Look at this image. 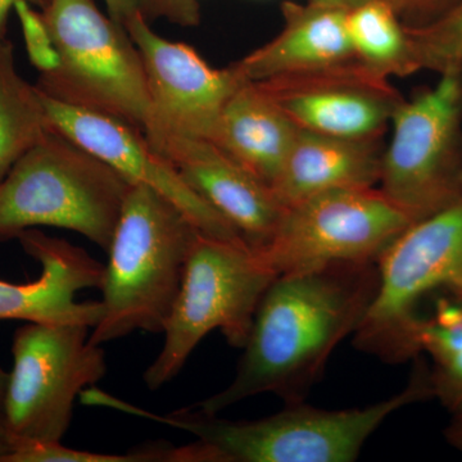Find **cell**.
<instances>
[{
	"instance_id": "obj_5",
	"label": "cell",
	"mask_w": 462,
	"mask_h": 462,
	"mask_svg": "<svg viewBox=\"0 0 462 462\" xmlns=\"http://www.w3.org/2000/svg\"><path fill=\"white\" fill-rule=\"evenodd\" d=\"M276 276L245 242L199 231L162 331V349L143 375L145 385L156 391L176 378L212 330H220L227 345L243 348L257 307Z\"/></svg>"
},
{
	"instance_id": "obj_16",
	"label": "cell",
	"mask_w": 462,
	"mask_h": 462,
	"mask_svg": "<svg viewBox=\"0 0 462 462\" xmlns=\"http://www.w3.org/2000/svg\"><path fill=\"white\" fill-rule=\"evenodd\" d=\"M346 9L322 0L285 2L282 32L231 66L245 83H256L357 60L346 32Z\"/></svg>"
},
{
	"instance_id": "obj_25",
	"label": "cell",
	"mask_w": 462,
	"mask_h": 462,
	"mask_svg": "<svg viewBox=\"0 0 462 462\" xmlns=\"http://www.w3.org/2000/svg\"><path fill=\"white\" fill-rule=\"evenodd\" d=\"M145 20L169 21L182 27L197 26L200 21L199 0H138Z\"/></svg>"
},
{
	"instance_id": "obj_21",
	"label": "cell",
	"mask_w": 462,
	"mask_h": 462,
	"mask_svg": "<svg viewBox=\"0 0 462 462\" xmlns=\"http://www.w3.org/2000/svg\"><path fill=\"white\" fill-rule=\"evenodd\" d=\"M419 355L431 360L433 398L449 412L462 407V296L439 298L430 316L419 315L415 333Z\"/></svg>"
},
{
	"instance_id": "obj_29",
	"label": "cell",
	"mask_w": 462,
	"mask_h": 462,
	"mask_svg": "<svg viewBox=\"0 0 462 462\" xmlns=\"http://www.w3.org/2000/svg\"><path fill=\"white\" fill-rule=\"evenodd\" d=\"M446 439L454 448L462 452V407L452 412V419L445 430Z\"/></svg>"
},
{
	"instance_id": "obj_23",
	"label": "cell",
	"mask_w": 462,
	"mask_h": 462,
	"mask_svg": "<svg viewBox=\"0 0 462 462\" xmlns=\"http://www.w3.org/2000/svg\"><path fill=\"white\" fill-rule=\"evenodd\" d=\"M165 442L151 443L124 455L96 454L79 451L58 443L21 446L5 462H166Z\"/></svg>"
},
{
	"instance_id": "obj_8",
	"label": "cell",
	"mask_w": 462,
	"mask_h": 462,
	"mask_svg": "<svg viewBox=\"0 0 462 462\" xmlns=\"http://www.w3.org/2000/svg\"><path fill=\"white\" fill-rule=\"evenodd\" d=\"M90 329L26 322L14 331L3 419L17 448L62 442L76 398L105 378L106 352L89 342Z\"/></svg>"
},
{
	"instance_id": "obj_13",
	"label": "cell",
	"mask_w": 462,
	"mask_h": 462,
	"mask_svg": "<svg viewBox=\"0 0 462 462\" xmlns=\"http://www.w3.org/2000/svg\"><path fill=\"white\" fill-rule=\"evenodd\" d=\"M144 136L249 248L260 252L267 247L284 212L272 188L206 139L160 126L148 127Z\"/></svg>"
},
{
	"instance_id": "obj_3",
	"label": "cell",
	"mask_w": 462,
	"mask_h": 462,
	"mask_svg": "<svg viewBox=\"0 0 462 462\" xmlns=\"http://www.w3.org/2000/svg\"><path fill=\"white\" fill-rule=\"evenodd\" d=\"M199 231L171 200L132 184L107 252L102 315L90 343L102 346L136 330L162 333Z\"/></svg>"
},
{
	"instance_id": "obj_28",
	"label": "cell",
	"mask_w": 462,
	"mask_h": 462,
	"mask_svg": "<svg viewBox=\"0 0 462 462\" xmlns=\"http://www.w3.org/2000/svg\"><path fill=\"white\" fill-rule=\"evenodd\" d=\"M18 2L21 0H0V42L7 39L8 17ZM23 2L30 3L33 7L42 11L47 7L50 0H23Z\"/></svg>"
},
{
	"instance_id": "obj_9",
	"label": "cell",
	"mask_w": 462,
	"mask_h": 462,
	"mask_svg": "<svg viewBox=\"0 0 462 462\" xmlns=\"http://www.w3.org/2000/svg\"><path fill=\"white\" fill-rule=\"evenodd\" d=\"M379 189L413 223L462 199V69L404 98L392 116Z\"/></svg>"
},
{
	"instance_id": "obj_4",
	"label": "cell",
	"mask_w": 462,
	"mask_h": 462,
	"mask_svg": "<svg viewBox=\"0 0 462 462\" xmlns=\"http://www.w3.org/2000/svg\"><path fill=\"white\" fill-rule=\"evenodd\" d=\"M130 187L105 161L51 129L0 181V243L51 226L107 254Z\"/></svg>"
},
{
	"instance_id": "obj_24",
	"label": "cell",
	"mask_w": 462,
	"mask_h": 462,
	"mask_svg": "<svg viewBox=\"0 0 462 462\" xmlns=\"http://www.w3.org/2000/svg\"><path fill=\"white\" fill-rule=\"evenodd\" d=\"M14 11L20 21L27 56L32 65L38 69L39 74L56 71L60 67V54L42 12L23 0L16 3Z\"/></svg>"
},
{
	"instance_id": "obj_12",
	"label": "cell",
	"mask_w": 462,
	"mask_h": 462,
	"mask_svg": "<svg viewBox=\"0 0 462 462\" xmlns=\"http://www.w3.org/2000/svg\"><path fill=\"white\" fill-rule=\"evenodd\" d=\"M141 53L149 94L148 127L176 130L215 143L227 100L245 81L233 66L214 69L184 42L152 30L141 12L125 23Z\"/></svg>"
},
{
	"instance_id": "obj_20",
	"label": "cell",
	"mask_w": 462,
	"mask_h": 462,
	"mask_svg": "<svg viewBox=\"0 0 462 462\" xmlns=\"http://www.w3.org/2000/svg\"><path fill=\"white\" fill-rule=\"evenodd\" d=\"M346 26L356 57L373 71L388 79L421 71L406 26L387 0L346 9Z\"/></svg>"
},
{
	"instance_id": "obj_7",
	"label": "cell",
	"mask_w": 462,
	"mask_h": 462,
	"mask_svg": "<svg viewBox=\"0 0 462 462\" xmlns=\"http://www.w3.org/2000/svg\"><path fill=\"white\" fill-rule=\"evenodd\" d=\"M376 264L378 291L354 342L385 363H404L419 356L421 298L439 291L462 296V199L407 227Z\"/></svg>"
},
{
	"instance_id": "obj_31",
	"label": "cell",
	"mask_w": 462,
	"mask_h": 462,
	"mask_svg": "<svg viewBox=\"0 0 462 462\" xmlns=\"http://www.w3.org/2000/svg\"><path fill=\"white\" fill-rule=\"evenodd\" d=\"M8 374L5 372V370L0 367V419L5 421L3 419V413H5V391H7V383H8Z\"/></svg>"
},
{
	"instance_id": "obj_1",
	"label": "cell",
	"mask_w": 462,
	"mask_h": 462,
	"mask_svg": "<svg viewBox=\"0 0 462 462\" xmlns=\"http://www.w3.org/2000/svg\"><path fill=\"white\" fill-rule=\"evenodd\" d=\"M378 284L376 261L276 276L257 307L233 382L193 409L218 415L263 393L305 402L334 349L363 321Z\"/></svg>"
},
{
	"instance_id": "obj_34",
	"label": "cell",
	"mask_w": 462,
	"mask_h": 462,
	"mask_svg": "<svg viewBox=\"0 0 462 462\" xmlns=\"http://www.w3.org/2000/svg\"><path fill=\"white\" fill-rule=\"evenodd\" d=\"M322 2H325V0H322Z\"/></svg>"
},
{
	"instance_id": "obj_14",
	"label": "cell",
	"mask_w": 462,
	"mask_h": 462,
	"mask_svg": "<svg viewBox=\"0 0 462 462\" xmlns=\"http://www.w3.org/2000/svg\"><path fill=\"white\" fill-rule=\"evenodd\" d=\"M42 97L51 129L105 161L130 184L147 185L162 194L207 236L243 242L223 216L194 193L178 171L153 151L144 134L108 116L72 107L42 93Z\"/></svg>"
},
{
	"instance_id": "obj_17",
	"label": "cell",
	"mask_w": 462,
	"mask_h": 462,
	"mask_svg": "<svg viewBox=\"0 0 462 462\" xmlns=\"http://www.w3.org/2000/svg\"><path fill=\"white\" fill-rule=\"evenodd\" d=\"M384 148L379 139H346L300 130L273 182L282 207L325 191L379 184Z\"/></svg>"
},
{
	"instance_id": "obj_15",
	"label": "cell",
	"mask_w": 462,
	"mask_h": 462,
	"mask_svg": "<svg viewBox=\"0 0 462 462\" xmlns=\"http://www.w3.org/2000/svg\"><path fill=\"white\" fill-rule=\"evenodd\" d=\"M17 239L42 264V275L26 284L0 281V321L83 324L93 329L102 315V303H80L75 297L83 289L100 288L105 264L85 249L38 229L23 231Z\"/></svg>"
},
{
	"instance_id": "obj_2",
	"label": "cell",
	"mask_w": 462,
	"mask_h": 462,
	"mask_svg": "<svg viewBox=\"0 0 462 462\" xmlns=\"http://www.w3.org/2000/svg\"><path fill=\"white\" fill-rule=\"evenodd\" d=\"M430 398V369L419 365L396 396L355 409L324 410L300 402L267 418L233 421L193 407L157 415L114 396L107 406L193 434L197 442L185 446L188 462H352L392 413Z\"/></svg>"
},
{
	"instance_id": "obj_27",
	"label": "cell",
	"mask_w": 462,
	"mask_h": 462,
	"mask_svg": "<svg viewBox=\"0 0 462 462\" xmlns=\"http://www.w3.org/2000/svg\"><path fill=\"white\" fill-rule=\"evenodd\" d=\"M109 17L120 25H125L129 18L141 12L138 0H105Z\"/></svg>"
},
{
	"instance_id": "obj_32",
	"label": "cell",
	"mask_w": 462,
	"mask_h": 462,
	"mask_svg": "<svg viewBox=\"0 0 462 462\" xmlns=\"http://www.w3.org/2000/svg\"><path fill=\"white\" fill-rule=\"evenodd\" d=\"M328 3H334V5H343V7L351 8L360 3L366 2V0H325Z\"/></svg>"
},
{
	"instance_id": "obj_19",
	"label": "cell",
	"mask_w": 462,
	"mask_h": 462,
	"mask_svg": "<svg viewBox=\"0 0 462 462\" xmlns=\"http://www.w3.org/2000/svg\"><path fill=\"white\" fill-rule=\"evenodd\" d=\"M51 129L42 93L18 74L11 41L0 42V181Z\"/></svg>"
},
{
	"instance_id": "obj_30",
	"label": "cell",
	"mask_w": 462,
	"mask_h": 462,
	"mask_svg": "<svg viewBox=\"0 0 462 462\" xmlns=\"http://www.w3.org/2000/svg\"><path fill=\"white\" fill-rule=\"evenodd\" d=\"M17 448L16 440L9 433L5 421L0 419V462H5L14 449Z\"/></svg>"
},
{
	"instance_id": "obj_33",
	"label": "cell",
	"mask_w": 462,
	"mask_h": 462,
	"mask_svg": "<svg viewBox=\"0 0 462 462\" xmlns=\"http://www.w3.org/2000/svg\"><path fill=\"white\" fill-rule=\"evenodd\" d=\"M461 190H462V172H461Z\"/></svg>"
},
{
	"instance_id": "obj_18",
	"label": "cell",
	"mask_w": 462,
	"mask_h": 462,
	"mask_svg": "<svg viewBox=\"0 0 462 462\" xmlns=\"http://www.w3.org/2000/svg\"><path fill=\"white\" fill-rule=\"evenodd\" d=\"M300 129L254 83L227 100L214 144L272 188Z\"/></svg>"
},
{
	"instance_id": "obj_22",
	"label": "cell",
	"mask_w": 462,
	"mask_h": 462,
	"mask_svg": "<svg viewBox=\"0 0 462 462\" xmlns=\"http://www.w3.org/2000/svg\"><path fill=\"white\" fill-rule=\"evenodd\" d=\"M406 29L420 69H462V2L433 23Z\"/></svg>"
},
{
	"instance_id": "obj_11",
	"label": "cell",
	"mask_w": 462,
	"mask_h": 462,
	"mask_svg": "<svg viewBox=\"0 0 462 462\" xmlns=\"http://www.w3.org/2000/svg\"><path fill=\"white\" fill-rule=\"evenodd\" d=\"M254 84L298 129L337 138H382L404 99L358 60Z\"/></svg>"
},
{
	"instance_id": "obj_6",
	"label": "cell",
	"mask_w": 462,
	"mask_h": 462,
	"mask_svg": "<svg viewBox=\"0 0 462 462\" xmlns=\"http://www.w3.org/2000/svg\"><path fill=\"white\" fill-rule=\"evenodd\" d=\"M42 17L60 54V67L39 75L44 96L106 115L144 134L151 103L141 53L125 26L94 0H50Z\"/></svg>"
},
{
	"instance_id": "obj_26",
	"label": "cell",
	"mask_w": 462,
	"mask_h": 462,
	"mask_svg": "<svg viewBox=\"0 0 462 462\" xmlns=\"http://www.w3.org/2000/svg\"><path fill=\"white\" fill-rule=\"evenodd\" d=\"M407 27L433 23L462 0H387Z\"/></svg>"
},
{
	"instance_id": "obj_10",
	"label": "cell",
	"mask_w": 462,
	"mask_h": 462,
	"mask_svg": "<svg viewBox=\"0 0 462 462\" xmlns=\"http://www.w3.org/2000/svg\"><path fill=\"white\" fill-rule=\"evenodd\" d=\"M412 224L379 188L325 191L285 207L272 242L258 254L278 276L370 263Z\"/></svg>"
}]
</instances>
